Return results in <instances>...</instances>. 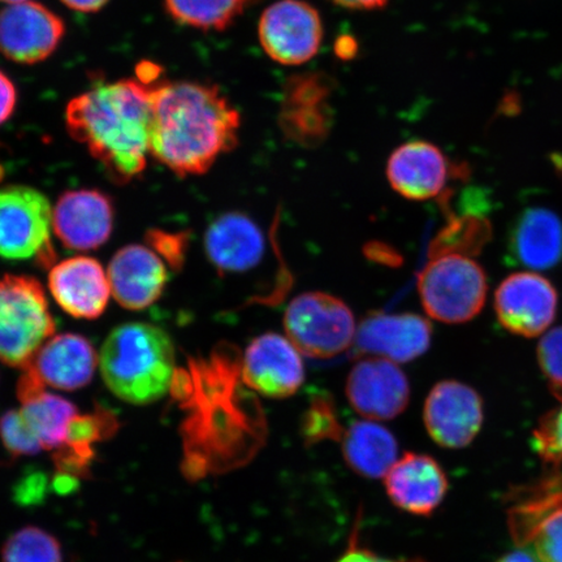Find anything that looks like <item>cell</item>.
Returning <instances> with one entry per match:
<instances>
[{
	"instance_id": "6da1fadb",
	"label": "cell",
	"mask_w": 562,
	"mask_h": 562,
	"mask_svg": "<svg viewBox=\"0 0 562 562\" xmlns=\"http://www.w3.org/2000/svg\"><path fill=\"white\" fill-rule=\"evenodd\" d=\"M240 112L216 86L159 81L153 88L150 154L181 176L206 173L235 149Z\"/></svg>"
},
{
	"instance_id": "7a4b0ae2",
	"label": "cell",
	"mask_w": 562,
	"mask_h": 562,
	"mask_svg": "<svg viewBox=\"0 0 562 562\" xmlns=\"http://www.w3.org/2000/svg\"><path fill=\"white\" fill-rule=\"evenodd\" d=\"M154 87L156 83L147 86L137 77L98 83L67 105L69 135L86 145L121 184L145 170L150 154Z\"/></svg>"
},
{
	"instance_id": "3957f363",
	"label": "cell",
	"mask_w": 562,
	"mask_h": 562,
	"mask_svg": "<svg viewBox=\"0 0 562 562\" xmlns=\"http://www.w3.org/2000/svg\"><path fill=\"white\" fill-rule=\"evenodd\" d=\"M108 389L132 405H149L171 392L175 348L164 329L149 323H125L112 329L100 353Z\"/></svg>"
},
{
	"instance_id": "277c9868",
	"label": "cell",
	"mask_w": 562,
	"mask_h": 562,
	"mask_svg": "<svg viewBox=\"0 0 562 562\" xmlns=\"http://www.w3.org/2000/svg\"><path fill=\"white\" fill-rule=\"evenodd\" d=\"M486 272L465 252L431 255L418 276V293L425 312L447 325L475 318L486 304Z\"/></svg>"
},
{
	"instance_id": "5b68a950",
	"label": "cell",
	"mask_w": 562,
	"mask_h": 562,
	"mask_svg": "<svg viewBox=\"0 0 562 562\" xmlns=\"http://www.w3.org/2000/svg\"><path fill=\"white\" fill-rule=\"evenodd\" d=\"M54 333L55 321L40 281L0 278V362L24 369Z\"/></svg>"
},
{
	"instance_id": "8992f818",
	"label": "cell",
	"mask_w": 562,
	"mask_h": 562,
	"mask_svg": "<svg viewBox=\"0 0 562 562\" xmlns=\"http://www.w3.org/2000/svg\"><path fill=\"white\" fill-rule=\"evenodd\" d=\"M357 323L349 306L325 292L294 297L284 314L285 336L301 355L331 360L355 346Z\"/></svg>"
},
{
	"instance_id": "52a82bcc",
	"label": "cell",
	"mask_w": 562,
	"mask_h": 562,
	"mask_svg": "<svg viewBox=\"0 0 562 562\" xmlns=\"http://www.w3.org/2000/svg\"><path fill=\"white\" fill-rule=\"evenodd\" d=\"M53 207L44 193L24 186L0 189V257L52 263Z\"/></svg>"
},
{
	"instance_id": "ba28073f",
	"label": "cell",
	"mask_w": 562,
	"mask_h": 562,
	"mask_svg": "<svg viewBox=\"0 0 562 562\" xmlns=\"http://www.w3.org/2000/svg\"><path fill=\"white\" fill-rule=\"evenodd\" d=\"M325 27L318 10L305 0H278L259 19L263 52L281 66L305 65L319 53Z\"/></svg>"
},
{
	"instance_id": "9c48e42d",
	"label": "cell",
	"mask_w": 562,
	"mask_h": 562,
	"mask_svg": "<svg viewBox=\"0 0 562 562\" xmlns=\"http://www.w3.org/2000/svg\"><path fill=\"white\" fill-rule=\"evenodd\" d=\"M335 81L325 72L293 75L284 83L279 126L286 139L301 147L321 146L334 126Z\"/></svg>"
},
{
	"instance_id": "30bf717a",
	"label": "cell",
	"mask_w": 562,
	"mask_h": 562,
	"mask_svg": "<svg viewBox=\"0 0 562 562\" xmlns=\"http://www.w3.org/2000/svg\"><path fill=\"white\" fill-rule=\"evenodd\" d=\"M559 296L551 281L537 272L512 273L495 293L501 325L522 337L543 335L557 318Z\"/></svg>"
},
{
	"instance_id": "8fae6325",
	"label": "cell",
	"mask_w": 562,
	"mask_h": 562,
	"mask_svg": "<svg viewBox=\"0 0 562 562\" xmlns=\"http://www.w3.org/2000/svg\"><path fill=\"white\" fill-rule=\"evenodd\" d=\"M509 530L518 548L539 562H562V477L547 481L509 510Z\"/></svg>"
},
{
	"instance_id": "7c38bea8",
	"label": "cell",
	"mask_w": 562,
	"mask_h": 562,
	"mask_svg": "<svg viewBox=\"0 0 562 562\" xmlns=\"http://www.w3.org/2000/svg\"><path fill=\"white\" fill-rule=\"evenodd\" d=\"M241 378L261 396L291 397L305 381L304 361L286 336L267 333L256 337L241 356Z\"/></svg>"
},
{
	"instance_id": "4fadbf2b",
	"label": "cell",
	"mask_w": 562,
	"mask_h": 562,
	"mask_svg": "<svg viewBox=\"0 0 562 562\" xmlns=\"http://www.w3.org/2000/svg\"><path fill=\"white\" fill-rule=\"evenodd\" d=\"M65 33V21L44 4L24 2L0 11V54L19 65L46 60Z\"/></svg>"
},
{
	"instance_id": "5bb4252c",
	"label": "cell",
	"mask_w": 562,
	"mask_h": 562,
	"mask_svg": "<svg viewBox=\"0 0 562 562\" xmlns=\"http://www.w3.org/2000/svg\"><path fill=\"white\" fill-rule=\"evenodd\" d=\"M483 418L482 397L470 385L445 381L428 393L425 425L428 435L441 447H468L480 434Z\"/></svg>"
},
{
	"instance_id": "9a60e30c",
	"label": "cell",
	"mask_w": 562,
	"mask_h": 562,
	"mask_svg": "<svg viewBox=\"0 0 562 562\" xmlns=\"http://www.w3.org/2000/svg\"><path fill=\"white\" fill-rule=\"evenodd\" d=\"M347 397L360 416L370 420H390L402 414L411 400V385L397 363L367 357L350 370Z\"/></svg>"
},
{
	"instance_id": "2e32d148",
	"label": "cell",
	"mask_w": 562,
	"mask_h": 562,
	"mask_svg": "<svg viewBox=\"0 0 562 562\" xmlns=\"http://www.w3.org/2000/svg\"><path fill=\"white\" fill-rule=\"evenodd\" d=\"M432 326L425 316L412 313H372L357 327L355 346L368 357L405 363L430 348Z\"/></svg>"
},
{
	"instance_id": "e0dca14e",
	"label": "cell",
	"mask_w": 562,
	"mask_h": 562,
	"mask_svg": "<svg viewBox=\"0 0 562 562\" xmlns=\"http://www.w3.org/2000/svg\"><path fill=\"white\" fill-rule=\"evenodd\" d=\"M115 211L108 194L79 189L60 195L53 209V228L68 249L101 248L114 229Z\"/></svg>"
},
{
	"instance_id": "ac0fdd59",
	"label": "cell",
	"mask_w": 562,
	"mask_h": 562,
	"mask_svg": "<svg viewBox=\"0 0 562 562\" xmlns=\"http://www.w3.org/2000/svg\"><path fill=\"white\" fill-rule=\"evenodd\" d=\"M456 168L437 145L414 139L391 154L386 179L404 199L427 201L445 193Z\"/></svg>"
},
{
	"instance_id": "d6986e66",
	"label": "cell",
	"mask_w": 562,
	"mask_h": 562,
	"mask_svg": "<svg viewBox=\"0 0 562 562\" xmlns=\"http://www.w3.org/2000/svg\"><path fill=\"white\" fill-rule=\"evenodd\" d=\"M112 296L130 311H144L164 293L168 271L156 250L128 245L112 257L109 266Z\"/></svg>"
},
{
	"instance_id": "ffe728a7",
	"label": "cell",
	"mask_w": 562,
	"mask_h": 562,
	"mask_svg": "<svg viewBox=\"0 0 562 562\" xmlns=\"http://www.w3.org/2000/svg\"><path fill=\"white\" fill-rule=\"evenodd\" d=\"M48 288L63 311L80 319L102 315L112 294L108 272L90 257H74L54 266Z\"/></svg>"
},
{
	"instance_id": "44dd1931",
	"label": "cell",
	"mask_w": 562,
	"mask_h": 562,
	"mask_svg": "<svg viewBox=\"0 0 562 562\" xmlns=\"http://www.w3.org/2000/svg\"><path fill=\"white\" fill-rule=\"evenodd\" d=\"M386 494L393 504L416 516H430L445 501L448 480L432 457L407 453L384 476Z\"/></svg>"
},
{
	"instance_id": "7402d4cb",
	"label": "cell",
	"mask_w": 562,
	"mask_h": 562,
	"mask_svg": "<svg viewBox=\"0 0 562 562\" xmlns=\"http://www.w3.org/2000/svg\"><path fill=\"white\" fill-rule=\"evenodd\" d=\"M98 363L100 357L86 337L63 334L48 339L25 368L46 386L76 391L91 382Z\"/></svg>"
},
{
	"instance_id": "603a6c76",
	"label": "cell",
	"mask_w": 562,
	"mask_h": 562,
	"mask_svg": "<svg viewBox=\"0 0 562 562\" xmlns=\"http://www.w3.org/2000/svg\"><path fill=\"white\" fill-rule=\"evenodd\" d=\"M209 261L217 271L245 272L261 262L265 236L248 215L232 211L210 224L205 236Z\"/></svg>"
},
{
	"instance_id": "cb8c5ba5",
	"label": "cell",
	"mask_w": 562,
	"mask_h": 562,
	"mask_svg": "<svg viewBox=\"0 0 562 562\" xmlns=\"http://www.w3.org/2000/svg\"><path fill=\"white\" fill-rule=\"evenodd\" d=\"M21 416L32 428L44 449L58 451L65 446L70 422L79 414L77 407L60 396L46 391L30 368L23 369L18 386Z\"/></svg>"
},
{
	"instance_id": "d4e9b609",
	"label": "cell",
	"mask_w": 562,
	"mask_h": 562,
	"mask_svg": "<svg viewBox=\"0 0 562 562\" xmlns=\"http://www.w3.org/2000/svg\"><path fill=\"white\" fill-rule=\"evenodd\" d=\"M510 256L530 270H550L562 257V223L553 211L533 207L524 211L509 238Z\"/></svg>"
},
{
	"instance_id": "484cf974",
	"label": "cell",
	"mask_w": 562,
	"mask_h": 562,
	"mask_svg": "<svg viewBox=\"0 0 562 562\" xmlns=\"http://www.w3.org/2000/svg\"><path fill=\"white\" fill-rule=\"evenodd\" d=\"M342 452L356 473L379 480L384 477L398 460L395 437L376 420H358L341 434Z\"/></svg>"
},
{
	"instance_id": "4316f807",
	"label": "cell",
	"mask_w": 562,
	"mask_h": 562,
	"mask_svg": "<svg viewBox=\"0 0 562 562\" xmlns=\"http://www.w3.org/2000/svg\"><path fill=\"white\" fill-rule=\"evenodd\" d=\"M259 0H165L176 23L202 32H224Z\"/></svg>"
},
{
	"instance_id": "83f0119b",
	"label": "cell",
	"mask_w": 562,
	"mask_h": 562,
	"mask_svg": "<svg viewBox=\"0 0 562 562\" xmlns=\"http://www.w3.org/2000/svg\"><path fill=\"white\" fill-rule=\"evenodd\" d=\"M2 562H63L61 546L50 532L26 526L7 539Z\"/></svg>"
},
{
	"instance_id": "f1b7e54d",
	"label": "cell",
	"mask_w": 562,
	"mask_h": 562,
	"mask_svg": "<svg viewBox=\"0 0 562 562\" xmlns=\"http://www.w3.org/2000/svg\"><path fill=\"white\" fill-rule=\"evenodd\" d=\"M553 396L558 398L559 406L544 414L539 425L532 432V446L554 469L562 468V389L553 390Z\"/></svg>"
},
{
	"instance_id": "f546056e",
	"label": "cell",
	"mask_w": 562,
	"mask_h": 562,
	"mask_svg": "<svg viewBox=\"0 0 562 562\" xmlns=\"http://www.w3.org/2000/svg\"><path fill=\"white\" fill-rule=\"evenodd\" d=\"M0 439L13 457L37 454L44 449L20 411L7 412L0 418Z\"/></svg>"
},
{
	"instance_id": "4dcf8cb0",
	"label": "cell",
	"mask_w": 562,
	"mask_h": 562,
	"mask_svg": "<svg viewBox=\"0 0 562 562\" xmlns=\"http://www.w3.org/2000/svg\"><path fill=\"white\" fill-rule=\"evenodd\" d=\"M540 370L551 390L562 389V326L551 329L540 340L538 350Z\"/></svg>"
},
{
	"instance_id": "1f68e13d",
	"label": "cell",
	"mask_w": 562,
	"mask_h": 562,
	"mask_svg": "<svg viewBox=\"0 0 562 562\" xmlns=\"http://www.w3.org/2000/svg\"><path fill=\"white\" fill-rule=\"evenodd\" d=\"M305 427L308 437L313 439L337 437L341 434L333 404L325 397L314 400L311 409L306 414Z\"/></svg>"
},
{
	"instance_id": "d6a6232c",
	"label": "cell",
	"mask_w": 562,
	"mask_h": 562,
	"mask_svg": "<svg viewBox=\"0 0 562 562\" xmlns=\"http://www.w3.org/2000/svg\"><path fill=\"white\" fill-rule=\"evenodd\" d=\"M153 250H156L161 259H166L168 265L180 267L184 262V251L187 248V237L184 235H171L161 231H151L147 234Z\"/></svg>"
},
{
	"instance_id": "836d02e7",
	"label": "cell",
	"mask_w": 562,
	"mask_h": 562,
	"mask_svg": "<svg viewBox=\"0 0 562 562\" xmlns=\"http://www.w3.org/2000/svg\"><path fill=\"white\" fill-rule=\"evenodd\" d=\"M18 102L16 88L2 70H0V125L9 121Z\"/></svg>"
},
{
	"instance_id": "e575fe53",
	"label": "cell",
	"mask_w": 562,
	"mask_h": 562,
	"mask_svg": "<svg viewBox=\"0 0 562 562\" xmlns=\"http://www.w3.org/2000/svg\"><path fill=\"white\" fill-rule=\"evenodd\" d=\"M335 562H417L411 560H392L379 557V554L367 550V548H360L356 544L351 546L349 550L342 554L339 560Z\"/></svg>"
},
{
	"instance_id": "d590c367",
	"label": "cell",
	"mask_w": 562,
	"mask_h": 562,
	"mask_svg": "<svg viewBox=\"0 0 562 562\" xmlns=\"http://www.w3.org/2000/svg\"><path fill=\"white\" fill-rule=\"evenodd\" d=\"M358 53V42L353 35L342 34L335 42V54L341 60H351Z\"/></svg>"
},
{
	"instance_id": "8d00e7d4",
	"label": "cell",
	"mask_w": 562,
	"mask_h": 562,
	"mask_svg": "<svg viewBox=\"0 0 562 562\" xmlns=\"http://www.w3.org/2000/svg\"><path fill=\"white\" fill-rule=\"evenodd\" d=\"M333 2L351 11H376L384 9L389 0H333Z\"/></svg>"
},
{
	"instance_id": "74e56055",
	"label": "cell",
	"mask_w": 562,
	"mask_h": 562,
	"mask_svg": "<svg viewBox=\"0 0 562 562\" xmlns=\"http://www.w3.org/2000/svg\"><path fill=\"white\" fill-rule=\"evenodd\" d=\"M60 2L66 4L70 10L82 13H93L102 10L110 0H60Z\"/></svg>"
},
{
	"instance_id": "f35d334b",
	"label": "cell",
	"mask_w": 562,
	"mask_h": 562,
	"mask_svg": "<svg viewBox=\"0 0 562 562\" xmlns=\"http://www.w3.org/2000/svg\"><path fill=\"white\" fill-rule=\"evenodd\" d=\"M495 562H539L536 557L524 548H518L517 551L504 554L503 558Z\"/></svg>"
},
{
	"instance_id": "ab89813d",
	"label": "cell",
	"mask_w": 562,
	"mask_h": 562,
	"mask_svg": "<svg viewBox=\"0 0 562 562\" xmlns=\"http://www.w3.org/2000/svg\"><path fill=\"white\" fill-rule=\"evenodd\" d=\"M553 160L562 179V157H554Z\"/></svg>"
},
{
	"instance_id": "60d3db41",
	"label": "cell",
	"mask_w": 562,
	"mask_h": 562,
	"mask_svg": "<svg viewBox=\"0 0 562 562\" xmlns=\"http://www.w3.org/2000/svg\"><path fill=\"white\" fill-rule=\"evenodd\" d=\"M0 2L18 4V3H24V2H26V0H0Z\"/></svg>"
}]
</instances>
